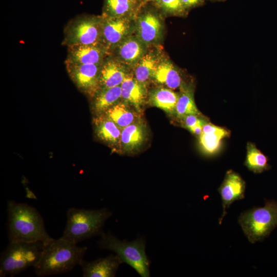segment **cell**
<instances>
[{"label": "cell", "mask_w": 277, "mask_h": 277, "mask_svg": "<svg viewBox=\"0 0 277 277\" xmlns=\"http://www.w3.org/2000/svg\"><path fill=\"white\" fill-rule=\"evenodd\" d=\"M7 211L9 241L46 244L53 239L46 230L43 217L34 207L10 200Z\"/></svg>", "instance_id": "6da1fadb"}, {"label": "cell", "mask_w": 277, "mask_h": 277, "mask_svg": "<svg viewBox=\"0 0 277 277\" xmlns=\"http://www.w3.org/2000/svg\"><path fill=\"white\" fill-rule=\"evenodd\" d=\"M87 247H81L62 236L53 239L46 244L40 258L33 267L38 276L62 274L70 271L81 264L87 250Z\"/></svg>", "instance_id": "7a4b0ae2"}, {"label": "cell", "mask_w": 277, "mask_h": 277, "mask_svg": "<svg viewBox=\"0 0 277 277\" xmlns=\"http://www.w3.org/2000/svg\"><path fill=\"white\" fill-rule=\"evenodd\" d=\"M106 208L85 209L71 207L67 211V221L62 238L75 244L104 232L106 221L111 216Z\"/></svg>", "instance_id": "3957f363"}, {"label": "cell", "mask_w": 277, "mask_h": 277, "mask_svg": "<svg viewBox=\"0 0 277 277\" xmlns=\"http://www.w3.org/2000/svg\"><path fill=\"white\" fill-rule=\"evenodd\" d=\"M100 237L97 243L101 249L114 252L122 263L129 265L141 276H150V261L146 253L144 239L122 241L110 232H103Z\"/></svg>", "instance_id": "277c9868"}, {"label": "cell", "mask_w": 277, "mask_h": 277, "mask_svg": "<svg viewBox=\"0 0 277 277\" xmlns=\"http://www.w3.org/2000/svg\"><path fill=\"white\" fill-rule=\"evenodd\" d=\"M42 242L9 241L0 257V276H14L38 262L44 247Z\"/></svg>", "instance_id": "5b68a950"}, {"label": "cell", "mask_w": 277, "mask_h": 277, "mask_svg": "<svg viewBox=\"0 0 277 277\" xmlns=\"http://www.w3.org/2000/svg\"><path fill=\"white\" fill-rule=\"evenodd\" d=\"M238 223L250 243L263 241L277 226V201L267 200L263 207L245 211Z\"/></svg>", "instance_id": "8992f818"}, {"label": "cell", "mask_w": 277, "mask_h": 277, "mask_svg": "<svg viewBox=\"0 0 277 277\" xmlns=\"http://www.w3.org/2000/svg\"><path fill=\"white\" fill-rule=\"evenodd\" d=\"M245 189V182L238 173L231 170L227 171L221 185L218 188L223 206V213L219 219L220 225L227 213V209L231 204L235 201L244 198Z\"/></svg>", "instance_id": "52a82bcc"}, {"label": "cell", "mask_w": 277, "mask_h": 277, "mask_svg": "<svg viewBox=\"0 0 277 277\" xmlns=\"http://www.w3.org/2000/svg\"><path fill=\"white\" fill-rule=\"evenodd\" d=\"M70 64L68 70L77 86L84 92L93 94L99 85L100 70L98 65L73 62Z\"/></svg>", "instance_id": "ba28073f"}, {"label": "cell", "mask_w": 277, "mask_h": 277, "mask_svg": "<svg viewBox=\"0 0 277 277\" xmlns=\"http://www.w3.org/2000/svg\"><path fill=\"white\" fill-rule=\"evenodd\" d=\"M102 37L108 46L118 45L128 36L131 23L127 17H114L106 15L102 21Z\"/></svg>", "instance_id": "9c48e42d"}, {"label": "cell", "mask_w": 277, "mask_h": 277, "mask_svg": "<svg viewBox=\"0 0 277 277\" xmlns=\"http://www.w3.org/2000/svg\"><path fill=\"white\" fill-rule=\"evenodd\" d=\"M122 263L117 255L111 254L91 262L83 260L80 266L84 277H114Z\"/></svg>", "instance_id": "30bf717a"}, {"label": "cell", "mask_w": 277, "mask_h": 277, "mask_svg": "<svg viewBox=\"0 0 277 277\" xmlns=\"http://www.w3.org/2000/svg\"><path fill=\"white\" fill-rule=\"evenodd\" d=\"M95 18H85L78 22L71 31L73 45H95L102 36V26Z\"/></svg>", "instance_id": "8fae6325"}, {"label": "cell", "mask_w": 277, "mask_h": 277, "mask_svg": "<svg viewBox=\"0 0 277 277\" xmlns=\"http://www.w3.org/2000/svg\"><path fill=\"white\" fill-rule=\"evenodd\" d=\"M162 30L161 21L154 12L148 10L137 19V37L145 45L154 43L160 37Z\"/></svg>", "instance_id": "7c38bea8"}, {"label": "cell", "mask_w": 277, "mask_h": 277, "mask_svg": "<svg viewBox=\"0 0 277 277\" xmlns=\"http://www.w3.org/2000/svg\"><path fill=\"white\" fill-rule=\"evenodd\" d=\"M121 86L122 98L125 102L140 111L146 97V87L129 75H126Z\"/></svg>", "instance_id": "4fadbf2b"}, {"label": "cell", "mask_w": 277, "mask_h": 277, "mask_svg": "<svg viewBox=\"0 0 277 277\" xmlns=\"http://www.w3.org/2000/svg\"><path fill=\"white\" fill-rule=\"evenodd\" d=\"M152 78L157 83L165 85L171 89L180 88L183 84L178 70L167 60L159 62Z\"/></svg>", "instance_id": "5bb4252c"}, {"label": "cell", "mask_w": 277, "mask_h": 277, "mask_svg": "<svg viewBox=\"0 0 277 277\" xmlns=\"http://www.w3.org/2000/svg\"><path fill=\"white\" fill-rule=\"evenodd\" d=\"M146 136L145 126L141 122H134L122 129L120 143L124 150L132 151L142 145Z\"/></svg>", "instance_id": "9a60e30c"}, {"label": "cell", "mask_w": 277, "mask_h": 277, "mask_svg": "<svg viewBox=\"0 0 277 277\" xmlns=\"http://www.w3.org/2000/svg\"><path fill=\"white\" fill-rule=\"evenodd\" d=\"M145 45L137 36H128L118 45L120 58L126 64H135L145 53Z\"/></svg>", "instance_id": "2e32d148"}, {"label": "cell", "mask_w": 277, "mask_h": 277, "mask_svg": "<svg viewBox=\"0 0 277 277\" xmlns=\"http://www.w3.org/2000/svg\"><path fill=\"white\" fill-rule=\"evenodd\" d=\"M126 75L122 65L116 61H108L100 70L99 85L102 89L120 86Z\"/></svg>", "instance_id": "e0dca14e"}, {"label": "cell", "mask_w": 277, "mask_h": 277, "mask_svg": "<svg viewBox=\"0 0 277 277\" xmlns=\"http://www.w3.org/2000/svg\"><path fill=\"white\" fill-rule=\"evenodd\" d=\"M103 55V51L97 44L73 45L71 50V62L98 65Z\"/></svg>", "instance_id": "ac0fdd59"}, {"label": "cell", "mask_w": 277, "mask_h": 277, "mask_svg": "<svg viewBox=\"0 0 277 277\" xmlns=\"http://www.w3.org/2000/svg\"><path fill=\"white\" fill-rule=\"evenodd\" d=\"M179 94L172 89L164 87L156 88L149 94V102L153 106L159 108L168 114H175Z\"/></svg>", "instance_id": "d6986e66"}, {"label": "cell", "mask_w": 277, "mask_h": 277, "mask_svg": "<svg viewBox=\"0 0 277 277\" xmlns=\"http://www.w3.org/2000/svg\"><path fill=\"white\" fill-rule=\"evenodd\" d=\"M176 103L175 114L177 117L182 120L189 114L200 115L194 99L193 89L190 86L183 84L181 86Z\"/></svg>", "instance_id": "ffe728a7"}, {"label": "cell", "mask_w": 277, "mask_h": 277, "mask_svg": "<svg viewBox=\"0 0 277 277\" xmlns=\"http://www.w3.org/2000/svg\"><path fill=\"white\" fill-rule=\"evenodd\" d=\"M95 131L98 137L112 145L120 143L122 129L114 122L106 117L96 121Z\"/></svg>", "instance_id": "44dd1931"}, {"label": "cell", "mask_w": 277, "mask_h": 277, "mask_svg": "<svg viewBox=\"0 0 277 277\" xmlns=\"http://www.w3.org/2000/svg\"><path fill=\"white\" fill-rule=\"evenodd\" d=\"M127 104L126 102L116 103L105 112L106 116L122 129L133 123L136 117L134 111Z\"/></svg>", "instance_id": "7402d4cb"}, {"label": "cell", "mask_w": 277, "mask_h": 277, "mask_svg": "<svg viewBox=\"0 0 277 277\" xmlns=\"http://www.w3.org/2000/svg\"><path fill=\"white\" fill-rule=\"evenodd\" d=\"M158 63L154 55L151 53H145L135 64L134 77L146 86L147 82L152 78Z\"/></svg>", "instance_id": "603a6c76"}, {"label": "cell", "mask_w": 277, "mask_h": 277, "mask_svg": "<svg viewBox=\"0 0 277 277\" xmlns=\"http://www.w3.org/2000/svg\"><path fill=\"white\" fill-rule=\"evenodd\" d=\"M121 97V85L103 88L95 98L94 110L98 113L106 112L109 108L117 103V101Z\"/></svg>", "instance_id": "cb8c5ba5"}, {"label": "cell", "mask_w": 277, "mask_h": 277, "mask_svg": "<svg viewBox=\"0 0 277 277\" xmlns=\"http://www.w3.org/2000/svg\"><path fill=\"white\" fill-rule=\"evenodd\" d=\"M268 158L255 145L249 142L247 145V153L245 165L255 173H262L270 169Z\"/></svg>", "instance_id": "d4e9b609"}, {"label": "cell", "mask_w": 277, "mask_h": 277, "mask_svg": "<svg viewBox=\"0 0 277 277\" xmlns=\"http://www.w3.org/2000/svg\"><path fill=\"white\" fill-rule=\"evenodd\" d=\"M136 3L130 0H106V15L114 17H127L134 10Z\"/></svg>", "instance_id": "484cf974"}, {"label": "cell", "mask_w": 277, "mask_h": 277, "mask_svg": "<svg viewBox=\"0 0 277 277\" xmlns=\"http://www.w3.org/2000/svg\"><path fill=\"white\" fill-rule=\"evenodd\" d=\"M227 133H202L200 135V144L205 151L208 154L215 152L220 147L221 140L228 136Z\"/></svg>", "instance_id": "4316f807"}, {"label": "cell", "mask_w": 277, "mask_h": 277, "mask_svg": "<svg viewBox=\"0 0 277 277\" xmlns=\"http://www.w3.org/2000/svg\"><path fill=\"white\" fill-rule=\"evenodd\" d=\"M157 4L165 11L171 14H182L186 10L181 0H160Z\"/></svg>", "instance_id": "83f0119b"}, {"label": "cell", "mask_w": 277, "mask_h": 277, "mask_svg": "<svg viewBox=\"0 0 277 277\" xmlns=\"http://www.w3.org/2000/svg\"><path fill=\"white\" fill-rule=\"evenodd\" d=\"M181 120L184 124V126L187 129L196 126L197 125H204L207 122L200 117L199 115L189 114L185 116Z\"/></svg>", "instance_id": "f1b7e54d"}, {"label": "cell", "mask_w": 277, "mask_h": 277, "mask_svg": "<svg viewBox=\"0 0 277 277\" xmlns=\"http://www.w3.org/2000/svg\"><path fill=\"white\" fill-rule=\"evenodd\" d=\"M225 129L215 126L212 124L206 123L203 126L202 133H227Z\"/></svg>", "instance_id": "f546056e"}, {"label": "cell", "mask_w": 277, "mask_h": 277, "mask_svg": "<svg viewBox=\"0 0 277 277\" xmlns=\"http://www.w3.org/2000/svg\"><path fill=\"white\" fill-rule=\"evenodd\" d=\"M204 0H181L185 10L201 4Z\"/></svg>", "instance_id": "4dcf8cb0"}, {"label": "cell", "mask_w": 277, "mask_h": 277, "mask_svg": "<svg viewBox=\"0 0 277 277\" xmlns=\"http://www.w3.org/2000/svg\"><path fill=\"white\" fill-rule=\"evenodd\" d=\"M203 125H197L196 126L191 127L188 129L192 133L200 135L202 132Z\"/></svg>", "instance_id": "1f68e13d"}, {"label": "cell", "mask_w": 277, "mask_h": 277, "mask_svg": "<svg viewBox=\"0 0 277 277\" xmlns=\"http://www.w3.org/2000/svg\"><path fill=\"white\" fill-rule=\"evenodd\" d=\"M160 0H143L142 3L145 4L149 2H155L157 3Z\"/></svg>", "instance_id": "d6a6232c"}, {"label": "cell", "mask_w": 277, "mask_h": 277, "mask_svg": "<svg viewBox=\"0 0 277 277\" xmlns=\"http://www.w3.org/2000/svg\"><path fill=\"white\" fill-rule=\"evenodd\" d=\"M130 1H131L134 2V3H136L137 2V0H130Z\"/></svg>", "instance_id": "836d02e7"}, {"label": "cell", "mask_w": 277, "mask_h": 277, "mask_svg": "<svg viewBox=\"0 0 277 277\" xmlns=\"http://www.w3.org/2000/svg\"><path fill=\"white\" fill-rule=\"evenodd\" d=\"M212 1H224L225 0H212Z\"/></svg>", "instance_id": "e575fe53"}]
</instances>
